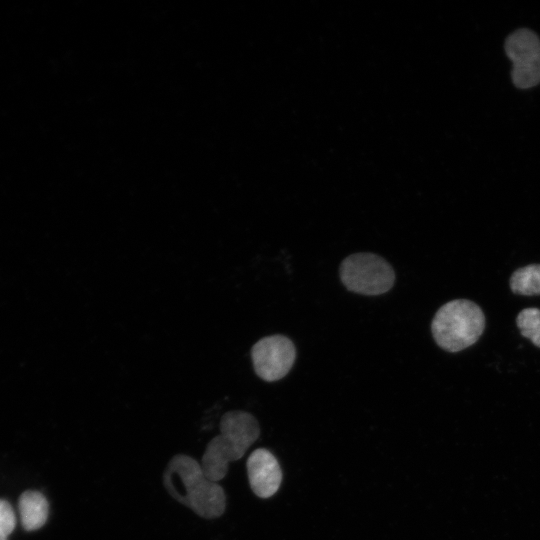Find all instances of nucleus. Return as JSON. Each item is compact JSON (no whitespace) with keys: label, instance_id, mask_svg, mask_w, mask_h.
<instances>
[{"label":"nucleus","instance_id":"1","mask_svg":"<svg viewBox=\"0 0 540 540\" xmlns=\"http://www.w3.org/2000/svg\"><path fill=\"white\" fill-rule=\"evenodd\" d=\"M259 435L260 426L252 414L241 410L225 413L220 421V434L207 444L202 457L205 476L213 482L222 480L228 464L244 456Z\"/></svg>","mask_w":540,"mask_h":540},{"label":"nucleus","instance_id":"2","mask_svg":"<svg viewBox=\"0 0 540 540\" xmlns=\"http://www.w3.org/2000/svg\"><path fill=\"white\" fill-rule=\"evenodd\" d=\"M164 475L177 477L184 489L176 500L205 519L220 517L226 508L223 488L209 480L195 459L184 454L171 458Z\"/></svg>","mask_w":540,"mask_h":540},{"label":"nucleus","instance_id":"3","mask_svg":"<svg viewBox=\"0 0 540 540\" xmlns=\"http://www.w3.org/2000/svg\"><path fill=\"white\" fill-rule=\"evenodd\" d=\"M484 327L485 317L477 304L467 299H455L438 309L431 332L442 349L458 352L474 344Z\"/></svg>","mask_w":540,"mask_h":540},{"label":"nucleus","instance_id":"4","mask_svg":"<svg viewBox=\"0 0 540 540\" xmlns=\"http://www.w3.org/2000/svg\"><path fill=\"white\" fill-rule=\"evenodd\" d=\"M340 278L349 291L380 295L392 288L395 273L381 256L363 252L349 255L341 262Z\"/></svg>","mask_w":540,"mask_h":540},{"label":"nucleus","instance_id":"5","mask_svg":"<svg viewBox=\"0 0 540 540\" xmlns=\"http://www.w3.org/2000/svg\"><path fill=\"white\" fill-rule=\"evenodd\" d=\"M505 52L513 67L511 78L520 89L540 83V39L529 29H518L505 41Z\"/></svg>","mask_w":540,"mask_h":540},{"label":"nucleus","instance_id":"6","mask_svg":"<svg viewBox=\"0 0 540 540\" xmlns=\"http://www.w3.org/2000/svg\"><path fill=\"white\" fill-rule=\"evenodd\" d=\"M255 373L263 380L277 381L292 368L296 349L293 342L284 335H271L261 338L251 349Z\"/></svg>","mask_w":540,"mask_h":540},{"label":"nucleus","instance_id":"7","mask_svg":"<svg viewBox=\"0 0 540 540\" xmlns=\"http://www.w3.org/2000/svg\"><path fill=\"white\" fill-rule=\"evenodd\" d=\"M252 491L260 498L274 495L282 481V470L275 456L264 448L254 450L247 460Z\"/></svg>","mask_w":540,"mask_h":540},{"label":"nucleus","instance_id":"8","mask_svg":"<svg viewBox=\"0 0 540 540\" xmlns=\"http://www.w3.org/2000/svg\"><path fill=\"white\" fill-rule=\"evenodd\" d=\"M21 524L27 531L41 528L47 521L49 504L45 496L38 491H25L18 502Z\"/></svg>","mask_w":540,"mask_h":540},{"label":"nucleus","instance_id":"9","mask_svg":"<svg viewBox=\"0 0 540 540\" xmlns=\"http://www.w3.org/2000/svg\"><path fill=\"white\" fill-rule=\"evenodd\" d=\"M510 288L519 295H540V264H531L513 272Z\"/></svg>","mask_w":540,"mask_h":540},{"label":"nucleus","instance_id":"10","mask_svg":"<svg viewBox=\"0 0 540 540\" xmlns=\"http://www.w3.org/2000/svg\"><path fill=\"white\" fill-rule=\"evenodd\" d=\"M520 333L540 348V309L525 308L516 318Z\"/></svg>","mask_w":540,"mask_h":540},{"label":"nucleus","instance_id":"11","mask_svg":"<svg viewBox=\"0 0 540 540\" xmlns=\"http://www.w3.org/2000/svg\"><path fill=\"white\" fill-rule=\"evenodd\" d=\"M16 516L10 503L0 499V532L8 537L15 529Z\"/></svg>","mask_w":540,"mask_h":540},{"label":"nucleus","instance_id":"12","mask_svg":"<svg viewBox=\"0 0 540 540\" xmlns=\"http://www.w3.org/2000/svg\"><path fill=\"white\" fill-rule=\"evenodd\" d=\"M0 540H7V537L0 532Z\"/></svg>","mask_w":540,"mask_h":540}]
</instances>
